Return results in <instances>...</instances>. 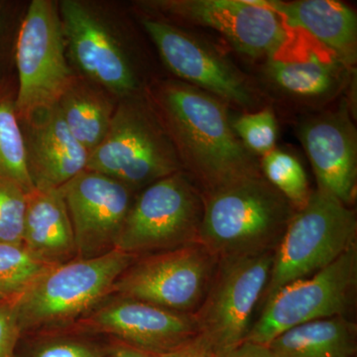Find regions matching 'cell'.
I'll use <instances>...</instances> for the list:
<instances>
[{
    "mask_svg": "<svg viewBox=\"0 0 357 357\" xmlns=\"http://www.w3.org/2000/svg\"><path fill=\"white\" fill-rule=\"evenodd\" d=\"M26 195L17 183L0 178V244L23 245Z\"/></svg>",
    "mask_w": 357,
    "mask_h": 357,
    "instance_id": "4316f807",
    "label": "cell"
},
{
    "mask_svg": "<svg viewBox=\"0 0 357 357\" xmlns=\"http://www.w3.org/2000/svg\"><path fill=\"white\" fill-rule=\"evenodd\" d=\"M267 60L272 83L300 100L332 98L344 86L347 74L332 51L300 28L288 27L285 41Z\"/></svg>",
    "mask_w": 357,
    "mask_h": 357,
    "instance_id": "e0dca14e",
    "label": "cell"
},
{
    "mask_svg": "<svg viewBox=\"0 0 357 357\" xmlns=\"http://www.w3.org/2000/svg\"><path fill=\"white\" fill-rule=\"evenodd\" d=\"M23 246L50 266L76 259L74 230L61 188L34 187L26 195Z\"/></svg>",
    "mask_w": 357,
    "mask_h": 357,
    "instance_id": "d6986e66",
    "label": "cell"
},
{
    "mask_svg": "<svg viewBox=\"0 0 357 357\" xmlns=\"http://www.w3.org/2000/svg\"><path fill=\"white\" fill-rule=\"evenodd\" d=\"M21 333L16 300L0 302V357H14Z\"/></svg>",
    "mask_w": 357,
    "mask_h": 357,
    "instance_id": "83f0119b",
    "label": "cell"
},
{
    "mask_svg": "<svg viewBox=\"0 0 357 357\" xmlns=\"http://www.w3.org/2000/svg\"><path fill=\"white\" fill-rule=\"evenodd\" d=\"M136 256L114 249L50 268L16 299L21 333L82 319L98 307Z\"/></svg>",
    "mask_w": 357,
    "mask_h": 357,
    "instance_id": "5b68a950",
    "label": "cell"
},
{
    "mask_svg": "<svg viewBox=\"0 0 357 357\" xmlns=\"http://www.w3.org/2000/svg\"><path fill=\"white\" fill-rule=\"evenodd\" d=\"M21 126L34 187L61 188L86 170L88 150L70 133L57 105Z\"/></svg>",
    "mask_w": 357,
    "mask_h": 357,
    "instance_id": "ac0fdd59",
    "label": "cell"
},
{
    "mask_svg": "<svg viewBox=\"0 0 357 357\" xmlns=\"http://www.w3.org/2000/svg\"><path fill=\"white\" fill-rule=\"evenodd\" d=\"M215 351L210 342L202 335L195 337L191 342L165 354H156L157 357H213Z\"/></svg>",
    "mask_w": 357,
    "mask_h": 357,
    "instance_id": "f546056e",
    "label": "cell"
},
{
    "mask_svg": "<svg viewBox=\"0 0 357 357\" xmlns=\"http://www.w3.org/2000/svg\"><path fill=\"white\" fill-rule=\"evenodd\" d=\"M142 25L156 46L164 64L178 81L241 109L256 105L255 91L229 60L194 35L156 18L144 17Z\"/></svg>",
    "mask_w": 357,
    "mask_h": 357,
    "instance_id": "4fadbf2b",
    "label": "cell"
},
{
    "mask_svg": "<svg viewBox=\"0 0 357 357\" xmlns=\"http://www.w3.org/2000/svg\"><path fill=\"white\" fill-rule=\"evenodd\" d=\"M268 347L275 357H357V325L349 316L316 319L281 333Z\"/></svg>",
    "mask_w": 357,
    "mask_h": 357,
    "instance_id": "44dd1931",
    "label": "cell"
},
{
    "mask_svg": "<svg viewBox=\"0 0 357 357\" xmlns=\"http://www.w3.org/2000/svg\"><path fill=\"white\" fill-rule=\"evenodd\" d=\"M203 215L201 190L180 171L141 190L115 249L140 257L199 243Z\"/></svg>",
    "mask_w": 357,
    "mask_h": 357,
    "instance_id": "8992f818",
    "label": "cell"
},
{
    "mask_svg": "<svg viewBox=\"0 0 357 357\" xmlns=\"http://www.w3.org/2000/svg\"><path fill=\"white\" fill-rule=\"evenodd\" d=\"M114 98L100 86L76 76L59 100L57 105L68 128L89 154L109 132L117 105Z\"/></svg>",
    "mask_w": 357,
    "mask_h": 357,
    "instance_id": "7402d4cb",
    "label": "cell"
},
{
    "mask_svg": "<svg viewBox=\"0 0 357 357\" xmlns=\"http://www.w3.org/2000/svg\"><path fill=\"white\" fill-rule=\"evenodd\" d=\"M357 290V244L318 273L280 289L262 306L244 342L268 347L294 326L347 316Z\"/></svg>",
    "mask_w": 357,
    "mask_h": 357,
    "instance_id": "ba28073f",
    "label": "cell"
},
{
    "mask_svg": "<svg viewBox=\"0 0 357 357\" xmlns=\"http://www.w3.org/2000/svg\"><path fill=\"white\" fill-rule=\"evenodd\" d=\"M213 357H275L269 347L255 344L251 342H243L241 344L220 352H215Z\"/></svg>",
    "mask_w": 357,
    "mask_h": 357,
    "instance_id": "4dcf8cb0",
    "label": "cell"
},
{
    "mask_svg": "<svg viewBox=\"0 0 357 357\" xmlns=\"http://www.w3.org/2000/svg\"><path fill=\"white\" fill-rule=\"evenodd\" d=\"M298 135L319 189L351 206L356 198L357 134L347 105L310 117Z\"/></svg>",
    "mask_w": 357,
    "mask_h": 357,
    "instance_id": "2e32d148",
    "label": "cell"
},
{
    "mask_svg": "<svg viewBox=\"0 0 357 357\" xmlns=\"http://www.w3.org/2000/svg\"><path fill=\"white\" fill-rule=\"evenodd\" d=\"M202 194L199 243L218 260L274 252L296 213L262 174Z\"/></svg>",
    "mask_w": 357,
    "mask_h": 357,
    "instance_id": "7a4b0ae2",
    "label": "cell"
},
{
    "mask_svg": "<svg viewBox=\"0 0 357 357\" xmlns=\"http://www.w3.org/2000/svg\"><path fill=\"white\" fill-rule=\"evenodd\" d=\"M79 325L153 354L174 351L199 335L192 314L119 297L79 319Z\"/></svg>",
    "mask_w": 357,
    "mask_h": 357,
    "instance_id": "9a60e30c",
    "label": "cell"
},
{
    "mask_svg": "<svg viewBox=\"0 0 357 357\" xmlns=\"http://www.w3.org/2000/svg\"><path fill=\"white\" fill-rule=\"evenodd\" d=\"M141 6L211 28L251 58H269L287 37L288 26L266 0H151Z\"/></svg>",
    "mask_w": 357,
    "mask_h": 357,
    "instance_id": "8fae6325",
    "label": "cell"
},
{
    "mask_svg": "<svg viewBox=\"0 0 357 357\" xmlns=\"http://www.w3.org/2000/svg\"><path fill=\"white\" fill-rule=\"evenodd\" d=\"M52 267L23 245L0 244V302L18 299Z\"/></svg>",
    "mask_w": 357,
    "mask_h": 357,
    "instance_id": "cb8c5ba5",
    "label": "cell"
},
{
    "mask_svg": "<svg viewBox=\"0 0 357 357\" xmlns=\"http://www.w3.org/2000/svg\"><path fill=\"white\" fill-rule=\"evenodd\" d=\"M18 86L16 112L21 123L57 105L76 75L68 63L59 6L33 0L16 43Z\"/></svg>",
    "mask_w": 357,
    "mask_h": 357,
    "instance_id": "52a82bcc",
    "label": "cell"
},
{
    "mask_svg": "<svg viewBox=\"0 0 357 357\" xmlns=\"http://www.w3.org/2000/svg\"><path fill=\"white\" fill-rule=\"evenodd\" d=\"M231 126L244 146L256 157H263L275 149L278 128L271 109L243 114L231 121Z\"/></svg>",
    "mask_w": 357,
    "mask_h": 357,
    "instance_id": "484cf974",
    "label": "cell"
},
{
    "mask_svg": "<svg viewBox=\"0 0 357 357\" xmlns=\"http://www.w3.org/2000/svg\"><path fill=\"white\" fill-rule=\"evenodd\" d=\"M274 252L218 260L203 304L192 314L199 335L215 352L227 351L245 340L253 312L269 282Z\"/></svg>",
    "mask_w": 357,
    "mask_h": 357,
    "instance_id": "30bf717a",
    "label": "cell"
},
{
    "mask_svg": "<svg viewBox=\"0 0 357 357\" xmlns=\"http://www.w3.org/2000/svg\"><path fill=\"white\" fill-rule=\"evenodd\" d=\"M145 98L187 174L202 192L261 175L260 161L232 128L227 105L178 79L150 84Z\"/></svg>",
    "mask_w": 357,
    "mask_h": 357,
    "instance_id": "6da1fadb",
    "label": "cell"
},
{
    "mask_svg": "<svg viewBox=\"0 0 357 357\" xmlns=\"http://www.w3.org/2000/svg\"><path fill=\"white\" fill-rule=\"evenodd\" d=\"M109 357H157L156 354H150V352L141 351L139 349L131 347L124 344V342H117L112 347Z\"/></svg>",
    "mask_w": 357,
    "mask_h": 357,
    "instance_id": "1f68e13d",
    "label": "cell"
},
{
    "mask_svg": "<svg viewBox=\"0 0 357 357\" xmlns=\"http://www.w3.org/2000/svg\"><path fill=\"white\" fill-rule=\"evenodd\" d=\"M0 178L13 181L26 192L34 188L29 170L24 134L15 100L0 91Z\"/></svg>",
    "mask_w": 357,
    "mask_h": 357,
    "instance_id": "603a6c76",
    "label": "cell"
},
{
    "mask_svg": "<svg viewBox=\"0 0 357 357\" xmlns=\"http://www.w3.org/2000/svg\"><path fill=\"white\" fill-rule=\"evenodd\" d=\"M68 58L79 77L100 86L117 100L139 91L128 53L105 21L77 0L58 4Z\"/></svg>",
    "mask_w": 357,
    "mask_h": 357,
    "instance_id": "7c38bea8",
    "label": "cell"
},
{
    "mask_svg": "<svg viewBox=\"0 0 357 357\" xmlns=\"http://www.w3.org/2000/svg\"><path fill=\"white\" fill-rule=\"evenodd\" d=\"M61 191L74 230L76 259H91L114 250L136 198L135 190L86 169Z\"/></svg>",
    "mask_w": 357,
    "mask_h": 357,
    "instance_id": "5bb4252c",
    "label": "cell"
},
{
    "mask_svg": "<svg viewBox=\"0 0 357 357\" xmlns=\"http://www.w3.org/2000/svg\"><path fill=\"white\" fill-rule=\"evenodd\" d=\"M356 211L324 190L312 191L275 250L262 306L284 286L332 264L356 245Z\"/></svg>",
    "mask_w": 357,
    "mask_h": 357,
    "instance_id": "277c9868",
    "label": "cell"
},
{
    "mask_svg": "<svg viewBox=\"0 0 357 357\" xmlns=\"http://www.w3.org/2000/svg\"><path fill=\"white\" fill-rule=\"evenodd\" d=\"M260 170L263 177L292 204L296 211L307 204L312 190L304 168L292 154L274 149L261 157Z\"/></svg>",
    "mask_w": 357,
    "mask_h": 357,
    "instance_id": "d4e9b609",
    "label": "cell"
},
{
    "mask_svg": "<svg viewBox=\"0 0 357 357\" xmlns=\"http://www.w3.org/2000/svg\"><path fill=\"white\" fill-rule=\"evenodd\" d=\"M288 27L300 28L332 51L347 68L357 59V18L349 6L335 0H266Z\"/></svg>",
    "mask_w": 357,
    "mask_h": 357,
    "instance_id": "ffe728a7",
    "label": "cell"
},
{
    "mask_svg": "<svg viewBox=\"0 0 357 357\" xmlns=\"http://www.w3.org/2000/svg\"><path fill=\"white\" fill-rule=\"evenodd\" d=\"M218 259L203 244L140 256L115 283L117 297L194 314L203 304Z\"/></svg>",
    "mask_w": 357,
    "mask_h": 357,
    "instance_id": "9c48e42d",
    "label": "cell"
},
{
    "mask_svg": "<svg viewBox=\"0 0 357 357\" xmlns=\"http://www.w3.org/2000/svg\"><path fill=\"white\" fill-rule=\"evenodd\" d=\"M86 169L136 192L183 171L170 138L140 91L119 100L109 132L89 154Z\"/></svg>",
    "mask_w": 357,
    "mask_h": 357,
    "instance_id": "3957f363",
    "label": "cell"
},
{
    "mask_svg": "<svg viewBox=\"0 0 357 357\" xmlns=\"http://www.w3.org/2000/svg\"><path fill=\"white\" fill-rule=\"evenodd\" d=\"M32 357H100V354L84 342L63 340L41 345Z\"/></svg>",
    "mask_w": 357,
    "mask_h": 357,
    "instance_id": "f1b7e54d",
    "label": "cell"
}]
</instances>
